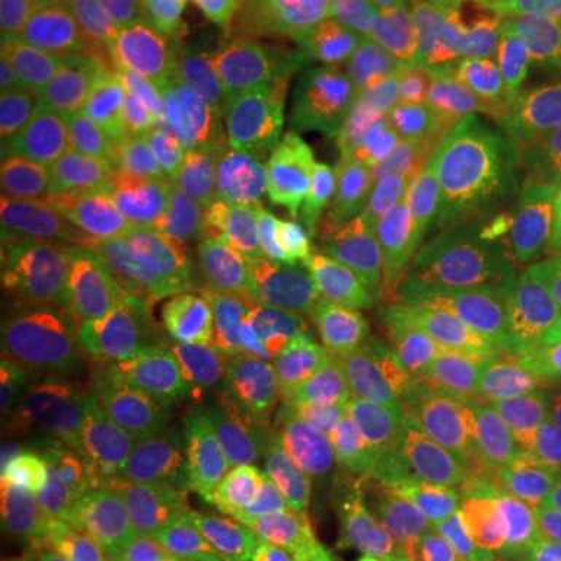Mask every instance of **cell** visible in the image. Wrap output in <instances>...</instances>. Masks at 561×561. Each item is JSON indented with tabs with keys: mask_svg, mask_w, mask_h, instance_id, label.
<instances>
[{
	"mask_svg": "<svg viewBox=\"0 0 561 561\" xmlns=\"http://www.w3.org/2000/svg\"><path fill=\"white\" fill-rule=\"evenodd\" d=\"M225 138L231 144L234 157L241 160L243 172H247L253 187L268 191L284 206H290L309 225L312 238L328 228L324 187L306 162L275 147V144H268V140L247 135V131H225Z\"/></svg>",
	"mask_w": 561,
	"mask_h": 561,
	"instance_id": "obj_32",
	"label": "cell"
},
{
	"mask_svg": "<svg viewBox=\"0 0 561 561\" xmlns=\"http://www.w3.org/2000/svg\"><path fill=\"white\" fill-rule=\"evenodd\" d=\"M356 153L419 209L434 231L453 216L440 150L427 125V106L368 101L356 113Z\"/></svg>",
	"mask_w": 561,
	"mask_h": 561,
	"instance_id": "obj_19",
	"label": "cell"
},
{
	"mask_svg": "<svg viewBox=\"0 0 561 561\" xmlns=\"http://www.w3.org/2000/svg\"><path fill=\"white\" fill-rule=\"evenodd\" d=\"M250 194L253 184L228 138H213L194 153L162 219L201 250L225 287H238L256 275L247 231Z\"/></svg>",
	"mask_w": 561,
	"mask_h": 561,
	"instance_id": "obj_15",
	"label": "cell"
},
{
	"mask_svg": "<svg viewBox=\"0 0 561 561\" xmlns=\"http://www.w3.org/2000/svg\"><path fill=\"white\" fill-rule=\"evenodd\" d=\"M556 481L561 486V440H559V449H556Z\"/></svg>",
	"mask_w": 561,
	"mask_h": 561,
	"instance_id": "obj_42",
	"label": "cell"
},
{
	"mask_svg": "<svg viewBox=\"0 0 561 561\" xmlns=\"http://www.w3.org/2000/svg\"><path fill=\"white\" fill-rule=\"evenodd\" d=\"M328 228L312 238V253L343 265L371 300L449 290L434 231L400 191L365 165L353 150L319 175Z\"/></svg>",
	"mask_w": 561,
	"mask_h": 561,
	"instance_id": "obj_2",
	"label": "cell"
},
{
	"mask_svg": "<svg viewBox=\"0 0 561 561\" xmlns=\"http://www.w3.org/2000/svg\"><path fill=\"white\" fill-rule=\"evenodd\" d=\"M453 209L486 184L542 169L561 153V101L496 76H471L427 103Z\"/></svg>",
	"mask_w": 561,
	"mask_h": 561,
	"instance_id": "obj_4",
	"label": "cell"
},
{
	"mask_svg": "<svg viewBox=\"0 0 561 561\" xmlns=\"http://www.w3.org/2000/svg\"><path fill=\"white\" fill-rule=\"evenodd\" d=\"M140 490L32 478L3 483V561H138Z\"/></svg>",
	"mask_w": 561,
	"mask_h": 561,
	"instance_id": "obj_8",
	"label": "cell"
},
{
	"mask_svg": "<svg viewBox=\"0 0 561 561\" xmlns=\"http://www.w3.org/2000/svg\"><path fill=\"white\" fill-rule=\"evenodd\" d=\"M203 7L241 57L280 41H294L284 0H203Z\"/></svg>",
	"mask_w": 561,
	"mask_h": 561,
	"instance_id": "obj_37",
	"label": "cell"
},
{
	"mask_svg": "<svg viewBox=\"0 0 561 561\" xmlns=\"http://www.w3.org/2000/svg\"><path fill=\"white\" fill-rule=\"evenodd\" d=\"M496 3H500V0H474V10L483 13V10H490V7H496Z\"/></svg>",
	"mask_w": 561,
	"mask_h": 561,
	"instance_id": "obj_41",
	"label": "cell"
},
{
	"mask_svg": "<svg viewBox=\"0 0 561 561\" xmlns=\"http://www.w3.org/2000/svg\"><path fill=\"white\" fill-rule=\"evenodd\" d=\"M131 250L144 300L225 324V284L201 250L184 241L169 221L131 234Z\"/></svg>",
	"mask_w": 561,
	"mask_h": 561,
	"instance_id": "obj_26",
	"label": "cell"
},
{
	"mask_svg": "<svg viewBox=\"0 0 561 561\" xmlns=\"http://www.w3.org/2000/svg\"><path fill=\"white\" fill-rule=\"evenodd\" d=\"M247 231H250L253 268L260 275L294 272L312 253L309 225L290 206H284L278 197H272L268 191H260V187H253V194H250Z\"/></svg>",
	"mask_w": 561,
	"mask_h": 561,
	"instance_id": "obj_34",
	"label": "cell"
},
{
	"mask_svg": "<svg viewBox=\"0 0 561 561\" xmlns=\"http://www.w3.org/2000/svg\"><path fill=\"white\" fill-rule=\"evenodd\" d=\"M530 334H534V356H537L534 390L542 405L561 412V284L540 309Z\"/></svg>",
	"mask_w": 561,
	"mask_h": 561,
	"instance_id": "obj_38",
	"label": "cell"
},
{
	"mask_svg": "<svg viewBox=\"0 0 561 561\" xmlns=\"http://www.w3.org/2000/svg\"><path fill=\"white\" fill-rule=\"evenodd\" d=\"M0 181H3V187L28 184V181H54L41 165L38 153H35L20 119L10 113L0 116Z\"/></svg>",
	"mask_w": 561,
	"mask_h": 561,
	"instance_id": "obj_40",
	"label": "cell"
},
{
	"mask_svg": "<svg viewBox=\"0 0 561 561\" xmlns=\"http://www.w3.org/2000/svg\"><path fill=\"white\" fill-rule=\"evenodd\" d=\"M225 328L290 356H334L302 300L294 272H256L238 287H225Z\"/></svg>",
	"mask_w": 561,
	"mask_h": 561,
	"instance_id": "obj_25",
	"label": "cell"
},
{
	"mask_svg": "<svg viewBox=\"0 0 561 561\" xmlns=\"http://www.w3.org/2000/svg\"><path fill=\"white\" fill-rule=\"evenodd\" d=\"M353 94L343 76L316 62L297 41L247 54L219 101L225 131H247L294 153L319 179L356 150Z\"/></svg>",
	"mask_w": 561,
	"mask_h": 561,
	"instance_id": "obj_3",
	"label": "cell"
},
{
	"mask_svg": "<svg viewBox=\"0 0 561 561\" xmlns=\"http://www.w3.org/2000/svg\"><path fill=\"white\" fill-rule=\"evenodd\" d=\"M94 0H0L3 81L35 76L62 28Z\"/></svg>",
	"mask_w": 561,
	"mask_h": 561,
	"instance_id": "obj_33",
	"label": "cell"
},
{
	"mask_svg": "<svg viewBox=\"0 0 561 561\" xmlns=\"http://www.w3.org/2000/svg\"><path fill=\"white\" fill-rule=\"evenodd\" d=\"M294 278L300 284L302 300L309 306L331 353L346 362L368 324L375 300L343 265L321 260L316 253H309L294 268Z\"/></svg>",
	"mask_w": 561,
	"mask_h": 561,
	"instance_id": "obj_31",
	"label": "cell"
},
{
	"mask_svg": "<svg viewBox=\"0 0 561 561\" xmlns=\"http://www.w3.org/2000/svg\"><path fill=\"white\" fill-rule=\"evenodd\" d=\"M84 400L187 481L243 474L268 456L206 378L101 383Z\"/></svg>",
	"mask_w": 561,
	"mask_h": 561,
	"instance_id": "obj_6",
	"label": "cell"
},
{
	"mask_svg": "<svg viewBox=\"0 0 561 561\" xmlns=\"http://www.w3.org/2000/svg\"><path fill=\"white\" fill-rule=\"evenodd\" d=\"M402 474L456 486L493 518L527 515L512 409H465L431 400L405 427Z\"/></svg>",
	"mask_w": 561,
	"mask_h": 561,
	"instance_id": "obj_12",
	"label": "cell"
},
{
	"mask_svg": "<svg viewBox=\"0 0 561 561\" xmlns=\"http://www.w3.org/2000/svg\"><path fill=\"white\" fill-rule=\"evenodd\" d=\"M116 3H125V7H138V0H116Z\"/></svg>",
	"mask_w": 561,
	"mask_h": 561,
	"instance_id": "obj_43",
	"label": "cell"
},
{
	"mask_svg": "<svg viewBox=\"0 0 561 561\" xmlns=\"http://www.w3.org/2000/svg\"><path fill=\"white\" fill-rule=\"evenodd\" d=\"M213 138L219 135L201 103L128 113L113 150L79 181V206L138 234L165 219L194 153Z\"/></svg>",
	"mask_w": 561,
	"mask_h": 561,
	"instance_id": "obj_10",
	"label": "cell"
},
{
	"mask_svg": "<svg viewBox=\"0 0 561 561\" xmlns=\"http://www.w3.org/2000/svg\"><path fill=\"white\" fill-rule=\"evenodd\" d=\"M0 443L3 483L72 478L131 490H179L187 481L88 400L25 397L3 387Z\"/></svg>",
	"mask_w": 561,
	"mask_h": 561,
	"instance_id": "obj_5",
	"label": "cell"
},
{
	"mask_svg": "<svg viewBox=\"0 0 561 561\" xmlns=\"http://www.w3.org/2000/svg\"><path fill=\"white\" fill-rule=\"evenodd\" d=\"M390 13L443 60L459 62L474 28V0H383Z\"/></svg>",
	"mask_w": 561,
	"mask_h": 561,
	"instance_id": "obj_36",
	"label": "cell"
},
{
	"mask_svg": "<svg viewBox=\"0 0 561 561\" xmlns=\"http://www.w3.org/2000/svg\"><path fill=\"white\" fill-rule=\"evenodd\" d=\"M397 534L409 561H500L496 518L446 483H400Z\"/></svg>",
	"mask_w": 561,
	"mask_h": 561,
	"instance_id": "obj_22",
	"label": "cell"
},
{
	"mask_svg": "<svg viewBox=\"0 0 561 561\" xmlns=\"http://www.w3.org/2000/svg\"><path fill=\"white\" fill-rule=\"evenodd\" d=\"M512 424L518 440V478L530 518L561 524V486L556 481L559 437L530 419L522 405H512Z\"/></svg>",
	"mask_w": 561,
	"mask_h": 561,
	"instance_id": "obj_35",
	"label": "cell"
},
{
	"mask_svg": "<svg viewBox=\"0 0 561 561\" xmlns=\"http://www.w3.org/2000/svg\"><path fill=\"white\" fill-rule=\"evenodd\" d=\"M456 294L437 290L421 297H393L371 302V316L362 331L353 356L346 359L350 371L381 390L412 419L434 393V334L443 309Z\"/></svg>",
	"mask_w": 561,
	"mask_h": 561,
	"instance_id": "obj_17",
	"label": "cell"
},
{
	"mask_svg": "<svg viewBox=\"0 0 561 561\" xmlns=\"http://www.w3.org/2000/svg\"><path fill=\"white\" fill-rule=\"evenodd\" d=\"M290 32L302 50L324 69L353 79L365 60V25L375 0H284Z\"/></svg>",
	"mask_w": 561,
	"mask_h": 561,
	"instance_id": "obj_30",
	"label": "cell"
},
{
	"mask_svg": "<svg viewBox=\"0 0 561 561\" xmlns=\"http://www.w3.org/2000/svg\"><path fill=\"white\" fill-rule=\"evenodd\" d=\"M0 368L7 390L84 400L101 383V337L44 312H7Z\"/></svg>",
	"mask_w": 561,
	"mask_h": 561,
	"instance_id": "obj_20",
	"label": "cell"
},
{
	"mask_svg": "<svg viewBox=\"0 0 561 561\" xmlns=\"http://www.w3.org/2000/svg\"><path fill=\"white\" fill-rule=\"evenodd\" d=\"M3 294L7 312H44L94 334L144 300L131 238L81 206L54 250Z\"/></svg>",
	"mask_w": 561,
	"mask_h": 561,
	"instance_id": "obj_11",
	"label": "cell"
},
{
	"mask_svg": "<svg viewBox=\"0 0 561 561\" xmlns=\"http://www.w3.org/2000/svg\"><path fill=\"white\" fill-rule=\"evenodd\" d=\"M175 493L187 496L213 522L234 561H316L265 515L250 471L181 481Z\"/></svg>",
	"mask_w": 561,
	"mask_h": 561,
	"instance_id": "obj_27",
	"label": "cell"
},
{
	"mask_svg": "<svg viewBox=\"0 0 561 561\" xmlns=\"http://www.w3.org/2000/svg\"><path fill=\"white\" fill-rule=\"evenodd\" d=\"M461 60L493 76H561V0H500L478 13Z\"/></svg>",
	"mask_w": 561,
	"mask_h": 561,
	"instance_id": "obj_24",
	"label": "cell"
},
{
	"mask_svg": "<svg viewBox=\"0 0 561 561\" xmlns=\"http://www.w3.org/2000/svg\"><path fill=\"white\" fill-rule=\"evenodd\" d=\"M265 515L316 561H383L371 483L302 456H265L250 471Z\"/></svg>",
	"mask_w": 561,
	"mask_h": 561,
	"instance_id": "obj_13",
	"label": "cell"
},
{
	"mask_svg": "<svg viewBox=\"0 0 561 561\" xmlns=\"http://www.w3.org/2000/svg\"><path fill=\"white\" fill-rule=\"evenodd\" d=\"M534 334L508 312L449 300L434 334V393L465 409H512L534 387Z\"/></svg>",
	"mask_w": 561,
	"mask_h": 561,
	"instance_id": "obj_14",
	"label": "cell"
},
{
	"mask_svg": "<svg viewBox=\"0 0 561 561\" xmlns=\"http://www.w3.org/2000/svg\"><path fill=\"white\" fill-rule=\"evenodd\" d=\"M405 427L409 415L400 405L362 381L346 365L334 419L312 443L306 459L337 468L365 483L397 478L405 459Z\"/></svg>",
	"mask_w": 561,
	"mask_h": 561,
	"instance_id": "obj_21",
	"label": "cell"
},
{
	"mask_svg": "<svg viewBox=\"0 0 561 561\" xmlns=\"http://www.w3.org/2000/svg\"><path fill=\"white\" fill-rule=\"evenodd\" d=\"M79 209V191L62 181L3 187L0 197V278L3 287L32 272L60 241Z\"/></svg>",
	"mask_w": 561,
	"mask_h": 561,
	"instance_id": "obj_28",
	"label": "cell"
},
{
	"mask_svg": "<svg viewBox=\"0 0 561 561\" xmlns=\"http://www.w3.org/2000/svg\"><path fill=\"white\" fill-rule=\"evenodd\" d=\"M343 375L341 356H290L231 334L203 378L265 453L306 459L334 419Z\"/></svg>",
	"mask_w": 561,
	"mask_h": 561,
	"instance_id": "obj_7",
	"label": "cell"
},
{
	"mask_svg": "<svg viewBox=\"0 0 561 561\" xmlns=\"http://www.w3.org/2000/svg\"><path fill=\"white\" fill-rule=\"evenodd\" d=\"M35 76L66 94L119 113L194 103L162 62L135 7L116 0H94L84 7L62 28Z\"/></svg>",
	"mask_w": 561,
	"mask_h": 561,
	"instance_id": "obj_9",
	"label": "cell"
},
{
	"mask_svg": "<svg viewBox=\"0 0 561 561\" xmlns=\"http://www.w3.org/2000/svg\"><path fill=\"white\" fill-rule=\"evenodd\" d=\"M138 561H234L213 522L175 490H140Z\"/></svg>",
	"mask_w": 561,
	"mask_h": 561,
	"instance_id": "obj_29",
	"label": "cell"
},
{
	"mask_svg": "<svg viewBox=\"0 0 561 561\" xmlns=\"http://www.w3.org/2000/svg\"><path fill=\"white\" fill-rule=\"evenodd\" d=\"M98 337L101 383L181 381L203 378L219 362L231 331L206 316L138 300L119 319L110 321Z\"/></svg>",
	"mask_w": 561,
	"mask_h": 561,
	"instance_id": "obj_16",
	"label": "cell"
},
{
	"mask_svg": "<svg viewBox=\"0 0 561 561\" xmlns=\"http://www.w3.org/2000/svg\"><path fill=\"white\" fill-rule=\"evenodd\" d=\"M135 13L181 91L194 103L213 101L219 106L241 54L225 38L203 0H138Z\"/></svg>",
	"mask_w": 561,
	"mask_h": 561,
	"instance_id": "obj_23",
	"label": "cell"
},
{
	"mask_svg": "<svg viewBox=\"0 0 561 561\" xmlns=\"http://www.w3.org/2000/svg\"><path fill=\"white\" fill-rule=\"evenodd\" d=\"M500 524V561H561V524L530 515L496 518Z\"/></svg>",
	"mask_w": 561,
	"mask_h": 561,
	"instance_id": "obj_39",
	"label": "cell"
},
{
	"mask_svg": "<svg viewBox=\"0 0 561 561\" xmlns=\"http://www.w3.org/2000/svg\"><path fill=\"white\" fill-rule=\"evenodd\" d=\"M446 231L461 297L518 321L537 316L561 284V153L468 194Z\"/></svg>",
	"mask_w": 561,
	"mask_h": 561,
	"instance_id": "obj_1",
	"label": "cell"
},
{
	"mask_svg": "<svg viewBox=\"0 0 561 561\" xmlns=\"http://www.w3.org/2000/svg\"><path fill=\"white\" fill-rule=\"evenodd\" d=\"M3 113L20 119L47 175L72 187L113 150L128 116L66 94L38 76L3 81Z\"/></svg>",
	"mask_w": 561,
	"mask_h": 561,
	"instance_id": "obj_18",
	"label": "cell"
}]
</instances>
